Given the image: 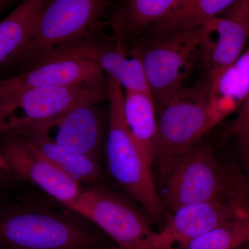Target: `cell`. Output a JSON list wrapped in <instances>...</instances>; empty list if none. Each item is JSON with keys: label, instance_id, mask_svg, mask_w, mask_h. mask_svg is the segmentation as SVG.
Instances as JSON below:
<instances>
[{"label": "cell", "instance_id": "cell-20", "mask_svg": "<svg viewBox=\"0 0 249 249\" xmlns=\"http://www.w3.org/2000/svg\"><path fill=\"white\" fill-rule=\"evenodd\" d=\"M46 0H25L0 22V66L19 50Z\"/></svg>", "mask_w": 249, "mask_h": 249}, {"label": "cell", "instance_id": "cell-16", "mask_svg": "<svg viewBox=\"0 0 249 249\" xmlns=\"http://www.w3.org/2000/svg\"><path fill=\"white\" fill-rule=\"evenodd\" d=\"M54 142L60 146L99 161L103 124L94 105L78 106L67 113L58 125Z\"/></svg>", "mask_w": 249, "mask_h": 249}, {"label": "cell", "instance_id": "cell-24", "mask_svg": "<svg viewBox=\"0 0 249 249\" xmlns=\"http://www.w3.org/2000/svg\"><path fill=\"white\" fill-rule=\"evenodd\" d=\"M32 187L16 176L11 170L0 167V193L19 191Z\"/></svg>", "mask_w": 249, "mask_h": 249}, {"label": "cell", "instance_id": "cell-23", "mask_svg": "<svg viewBox=\"0 0 249 249\" xmlns=\"http://www.w3.org/2000/svg\"><path fill=\"white\" fill-rule=\"evenodd\" d=\"M222 14V17L240 23L249 29V0L233 1Z\"/></svg>", "mask_w": 249, "mask_h": 249}, {"label": "cell", "instance_id": "cell-7", "mask_svg": "<svg viewBox=\"0 0 249 249\" xmlns=\"http://www.w3.org/2000/svg\"><path fill=\"white\" fill-rule=\"evenodd\" d=\"M202 26L152 40H138L129 49L142 59L157 114L185 87V80L200 60Z\"/></svg>", "mask_w": 249, "mask_h": 249}, {"label": "cell", "instance_id": "cell-26", "mask_svg": "<svg viewBox=\"0 0 249 249\" xmlns=\"http://www.w3.org/2000/svg\"><path fill=\"white\" fill-rule=\"evenodd\" d=\"M15 3H16V1H12V0H0V12L8 9Z\"/></svg>", "mask_w": 249, "mask_h": 249}, {"label": "cell", "instance_id": "cell-11", "mask_svg": "<svg viewBox=\"0 0 249 249\" xmlns=\"http://www.w3.org/2000/svg\"><path fill=\"white\" fill-rule=\"evenodd\" d=\"M107 83L106 73L95 62L80 57H65L0 80V105L37 88Z\"/></svg>", "mask_w": 249, "mask_h": 249}, {"label": "cell", "instance_id": "cell-27", "mask_svg": "<svg viewBox=\"0 0 249 249\" xmlns=\"http://www.w3.org/2000/svg\"><path fill=\"white\" fill-rule=\"evenodd\" d=\"M0 167H2V168H7V169H9V168H8L7 165L5 164L4 160H2V159H1V157H0Z\"/></svg>", "mask_w": 249, "mask_h": 249}, {"label": "cell", "instance_id": "cell-8", "mask_svg": "<svg viewBox=\"0 0 249 249\" xmlns=\"http://www.w3.org/2000/svg\"><path fill=\"white\" fill-rule=\"evenodd\" d=\"M84 188L70 209L94 223L119 249H142L155 231L145 213L105 183Z\"/></svg>", "mask_w": 249, "mask_h": 249}, {"label": "cell", "instance_id": "cell-28", "mask_svg": "<svg viewBox=\"0 0 249 249\" xmlns=\"http://www.w3.org/2000/svg\"><path fill=\"white\" fill-rule=\"evenodd\" d=\"M243 135H245L246 137H247V138H248L249 139V129L248 130V132H247V133L243 134ZM241 136H242V135H241Z\"/></svg>", "mask_w": 249, "mask_h": 249}, {"label": "cell", "instance_id": "cell-14", "mask_svg": "<svg viewBox=\"0 0 249 249\" xmlns=\"http://www.w3.org/2000/svg\"><path fill=\"white\" fill-rule=\"evenodd\" d=\"M178 0H125L121 1L109 19L116 43L138 40L150 28L164 19Z\"/></svg>", "mask_w": 249, "mask_h": 249}, {"label": "cell", "instance_id": "cell-3", "mask_svg": "<svg viewBox=\"0 0 249 249\" xmlns=\"http://www.w3.org/2000/svg\"><path fill=\"white\" fill-rule=\"evenodd\" d=\"M157 187L168 214L186 205L233 203L249 213V181L243 172L221 164L209 143L201 141L177 160Z\"/></svg>", "mask_w": 249, "mask_h": 249}, {"label": "cell", "instance_id": "cell-9", "mask_svg": "<svg viewBox=\"0 0 249 249\" xmlns=\"http://www.w3.org/2000/svg\"><path fill=\"white\" fill-rule=\"evenodd\" d=\"M0 157L19 179L71 208L84 186L67 176L31 142L11 133L0 134Z\"/></svg>", "mask_w": 249, "mask_h": 249}, {"label": "cell", "instance_id": "cell-21", "mask_svg": "<svg viewBox=\"0 0 249 249\" xmlns=\"http://www.w3.org/2000/svg\"><path fill=\"white\" fill-rule=\"evenodd\" d=\"M249 242V213L219 226L181 249H240Z\"/></svg>", "mask_w": 249, "mask_h": 249}, {"label": "cell", "instance_id": "cell-17", "mask_svg": "<svg viewBox=\"0 0 249 249\" xmlns=\"http://www.w3.org/2000/svg\"><path fill=\"white\" fill-rule=\"evenodd\" d=\"M124 110L129 132L147 164L152 169L158 142V124L153 96L150 93L125 91Z\"/></svg>", "mask_w": 249, "mask_h": 249}, {"label": "cell", "instance_id": "cell-29", "mask_svg": "<svg viewBox=\"0 0 249 249\" xmlns=\"http://www.w3.org/2000/svg\"><path fill=\"white\" fill-rule=\"evenodd\" d=\"M246 247H247V249H249V242L248 244H247V246H246Z\"/></svg>", "mask_w": 249, "mask_h": 249}, {"label": "cell", "instance_id": "cell-30", "mask_svg": "<svg viewBox=\"0 0 249 249\" xmlns=\"http://www.w3.org/2000/svg\"><path fill=\"white\" fill-rule=\"evenodd\" d=\"M243 248H244V247H243ZM243 248H242V249H243Z\"/></svg>", "mask_w": 249, "mask_h": 249}, {"label": "cell", "instance_id": "cell-6", "mask_svg": "<svg viewBox=\"0 0 249 249\" xmlns=\"http://www.w3.org/2000/svg\"><path fill=\"white\" fill-rule=\"evenodd\" d=\"M107 100V83L29 90L0 105V134L31 129L49 132L74 108Z\"/></svg>", "mask_w": 249, "mask_h": 249}, {"label": "cell", "instance_id": "cell-19", "mask_svg": "<svg viewBox=\"0 0 249 249\" xmlns=\"http://www.w3.org/2000/svg\"><path fill=\"white\" fill-rule=\"evenodd\" d=\"M233 1L178 0V4L164 19L148 29L138 40H152L177 31L202 26L210 19L219 16Z\"/></svg>", "mask_w": 249, "mask_h": 249}, {"label": "cell", "instance_id": "cell-15", "mask_svg": "<svg viewBox=\"0 0 249 249\" xmlns=\"http://www.w3.org/2000/svg\"><path fill=\"white\" fill-rule=\"evenodd\" d=\"M31 142L64 173L82 186L88 187L106 182L101 163L88 156L60 146L49 132L28 130L14 134Z\"/></svg>", "mask_w": 249, "mask_h": 249}, {"label": "cell", "instance_id": "cell-25", "mask_svg": "<svg viewBox=\"0 0 249 249\" xmlns=\"http://www.w3.org/2000/svg\"><path fill=\"white\" fill-rule=\"evenodd\" d=\"M238 138L242 170L249 181V139L245 135L240 136Z\"/></svg>", "mask_w": 249, "mask_h": 249}, {"label": "cell", "instance_id": "cell-13", "mask_svg": "<svg viewBox=\"0 0 249 249\" xmlns=\"http://www.w3.org/2000/svg\"><path fill=\"white\" fill-rule=\"evenodd\" d=\"M70 55L89 59L125 91L150 93L143 65L139 54L125 50L115 41L100 40L73 49Z\"/></svg>", "mask_w": 249, "mask_h": 249}, {"label": "cell", "instance_id": "cell-18", "mask_svg": "<svg viewBox=\"0 0 249 249\" xmlns=\"http://www.w3.org/2000/svg\"><path fill=\"white\" fill-rule=\"evenodd\" d=\"M249 93V47L231 66L211 81V106L219 121L238 111Z\"/></svg>", "mask_w": 249, "mask_h": 249}, {"label": "cell", "instance_id": "cell-5", "mask_svg": "<svg viewBox=\"0 0 249 249\" xmlns=\"http://www.w3.org/2000/svg\"><path fill=\"white\" fill-rule=\"evenodd\" d=\"M211 80L183 87L158 114V142L154 165L160 179L174 163L220 123L212 109Z\"/></svg>", "mask_w": 249, "mask_h": 249}, {"label": "cell", "instance_id": "cell-12", "mask_svg": "<svg viewBox=\"0 0 249 249\" xmlns=\"http://www.w3.org/2000/svg\"><path fill=\"white\" fill-rule=\"evenodd\" d=\"M249 29L240 23L217 16L203 24L199 58L206 77L213 81L243 53Z\"/></svg>", "mask_w": 249, "mask_h": 249}, {"label": "cell", "instance_id": "cell-2", "mask_svg": "<svg viewBox=\"0 0 249 249\" xmlns=\"http://www.w3.org/2000/svg\"><path fill=\"white\" fill-rule=\"evenodd\" d=\"M111 1L46 0L27 38L5 66L18 74L101 40L100 31Z\"/></svg>", "mask_w": 249, "mask_h": 249}, {"label": "cell", "instance_id": "cell-10", "mask_svg": "<svg viewBox=\"0 0 249 249\" xmlns=\"http://www.w3.org/2000/svg\"><path fill=\"white\" fill-rule=\"evenodd\" d=\"M248 213L237 205L225 201L186 205L168 214L164 225L154 231L142 249H181L196 237Z\"/></svg>", "mask_w": 249, "mask_h": 249}, {"label": "cell", "instance_id": "cell-4", "mask_svg": "<svg viewBox=\"0 0 249 249\" xmlns=\"http://www.w3.org/2000/svg\"><path fill=\"white\" fill-rule=\"evenodd\" d=\"M107 76L109 125L107 142L108 169L113 178L140 205L151 222L161 228L168 214L160 201L152 174L124 120L123 88Z\"/></svg>", "mask_w": 249, "mask_h": 249}, {"label": "cell", "instance_id": "cell-22", "mask_svg": "<svg viewBox=\"0 0 249 249\" xmlns=\"http://www.w3.org/2000/svg\"><path fill=\"white\" fill-rule=\"evenodd\" d=\"M249 129V93L247 98L237 111L235 119L231 123L224 132L223 137L229 138L240 137L248 132Z\"/></svg>", "mask_w": 249, "mask_h": 249}, {"label": "cell", "instance_id": "cell-1", "mask_svg": "<svg viewBox=\"0 0 249 249\" xmlns=\"http://www.w3.org/2000/svg\"><path fill=\"white\" fill-rule=\"evenodd\" d=\"M85 216L40 190L0 193V249H112Z\"/></svg>", "mask_w": 249, "mask_h": 249}]
</instances>
